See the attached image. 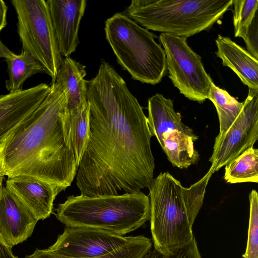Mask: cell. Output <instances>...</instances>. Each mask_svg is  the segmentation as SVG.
I'll use <instances>...</instances> for the list:
<instances>
[{
    "instance_id": "15",
    "label": "cell",
    "mask_w": 258,
    "mask_h": 258,
    "mask_svg": "<svg viewBox=\"0 0 258 258\" xmlns=\"http://www.w3.org/2000/svg\"><path fill=\"white\" fill-rule=\"evenodd\" d=\"M215 53L249 89L258 90V59L228 37L218 35Z\"/></svg>"
},
{
    "instance_id": "13",
    "label": "cell",
    "mask_w": 258,
    "mask_h": 258,
    "mask_svg": "<svg viewBox=\"0 0 258 258\" xmlns=\"http://www.w3.org/2000/svg\"><path fill=\"white\" fill-rule=\"evenodd\" d=\"M37 219L6 186L0 195V235L11 248L31 236Z\"/></svg>"
},
{
    "instance_id": "21",
    "label": "cell",
    "mask_w": 258,
    "mask_h": 258,
    "mask_svg": "<svg viewBox=\"0 0 258 258\" xmlns=\"http://www.w3.org/2000/svg\"><path fill=\"white\" fill-rule=\"evenodd\" d=\"M224 179L230 184L258 182V149L251 147L225 165Z\"/></svg>"
},
{
    "instance_id": "22",
    "label": "cell",
    "mask_w": 258,
    "mask_h": 258,
    "mask_svg": "<svg viewBox=\"0 0 258 258\" xmlns=\"http://www.w3.org/2000/svg\"><path fill=\"white\" fill-rule=\"evenodd\" d=\"M208 99L215 105L219 121L220 131L223 135L232 125L241 112L243 103L239 102L229 93L212 82Z\"/></svg>"
},
{
    "instance_id": "5",
    "label": "cell",
    "mask_w": 258,
    "mask_h": 258,
    "mask_svg": "<svg viewBox=\"0 0 258 258\" xmlns=\"http://www.w3.org/2000/svg\"><path fill=\"white\" fill-rule=\"evenodd\" d=\"M233 0H133L125 14L143 27L187 38L210 28Z\"/></svg>"
},
{
    "instance_id": "26",
    "label": "cell",
    "mask_w": 258,
    "mask_h": 258,
    "mask_svg": "<svg viewBox=\"0 0 258 258\" xmlns=\"http://www.w3.org/2000/svg\"><path fill=\"white\" fill-rule=\"evenodd\" d=\"M142 258H202L199 250L197 243L193 237L186 246L179 249L177 252L169 256H166L156 249L149 250Z\"/></svg>"
},
{
    "instance_id": "30",
    "label": "cell",
    "mask_w": 258,
    "mask_h": 258,
    "mask_svg": "<svg viewBox=\"0 0 258 258\" xmlns=\"http://www.w3.org/2000/svg\"><path fill=\"white\" fill-rule=\"evenodd\" d=\"M14 52L11 51L1 41L0 39V58H6Z\"/></svg>"
},
{
    "instance_id": "20",
    "label": "cell",
    "mask_w": 258,
    "mask_h": 258,
    "mask_svg": "<svg viewBox=\"0 0 258 258\" xmlns=\"http://www.w3.org/2000/svg\"><path fill=\"white\" fill-rule=\"evenodd\" d=\"M9 79L5 85L9 93L23 90V85L31 76L44 73L43 67L28 51L22 50L19 54L13 53L5 58Z\"/></svg>"
},
{
    "instance_id": "3",
    "label": "cell",
    "mask_w": 258,
    "mask_h": 258,
    "mask_svg": "<svg viewBox=\"0 0 258 258\" xmlns=\"http://www.w3.org/2000/svg\"><path fill=\"white\" fill-rule=\"evenodd\" d=\"M213 173L209 170L188 187L169 172H160L149 187L151 231L155 249L175 254L194 237L192 227L201 210Z\"/></svg>"
},
{
    "instance_id": "24",
    "label": "cell",
    "mask_w": 258,
    "mask_h": 258,
    "mask_svg": "<svg viewBox=\"0 0 258 258\" xmlns=\"http://www.w3.org/2000/svg\"><path fill=\"white\" fill-rule=\"evenodd\" d=\"M233 22L235 37H245L257 13V0H233Z\"/></svg>"
},
{
    "instance_id": "6",
    "label": "cell",
    "mask_w": 258,
    "mask_h": 258,
    "mask_svg": "<svg viewBox=\"0 0 258 258\" xmlns=\"http://www.w3.org/2000/svg\"><path fill=\"white\" fill-rule=\"evenodd\" d=\"M104 30L117 62L134 80L153 85L161 81L167 69L166 55L154 34L119 13L106 20Z\"/></svg>"
},
{
    "instance_id": "25",
    "label": "cell",
    "mask_w": 258,
    "mask_h": 258,
    "mask_svg": "<svg viewBox=\"0 0 258 258\" xmlns=\"http://www.w3.org/2000/svg\"><path fill=\"white\" fill-rule=\"evenodd\" d=\"M249 219L247 243L244 258H258V194L252 189L249 195Z\"/></svg>"
},
{
    "instance_id": "18",
    "label": "cell",
    "mask_w": 258,
    "mask_h": 258,
    "mask_svg": "<svg viewBox=\"0 0 258 258\" xmlns=\"http://www.w3.org/2000/svg\"><path fill=\"white\" fill-rule=\"evenodd\" d=\"M197 140L184 132L175 130L163 134L158 141L172 165L182 169L198 161L200 155L194 146Z\"/></svg>"
},
{
    "instance_id": "1",
    "label": "cell",
    "mask_w": 258,
    "mask_h": 258,
    "mask_svg": "<svg viewBox=\"0 0 258 258\" xmlns=\"http://www.w3.org/2000/svg\"><path fill=\"white\" fill-rule=\"evenodd\" d=\"M87 89L89 140L76 175L81 195H117L149 188L155 161L142 107L104 60L87 81Z\"/></svg>"
},
{
    "instance_id": "23",
    "label": "cell",
    "mask_w": 258,
    "mask_h": 258,
    "mask_svg": "<svg viewBox=\"0 0 258 258\" xmlns=\"http://www.w3.org/2000/svg\"><path fill=\"white\" fill-rule=\"evenodd\" d=\"M152 245L151 239L143 235L134 236L127 244L106 255L94 258H142ZM25 258H71L54 252L48 249L36 250Z\"/></svg>"
},
{
    "instance_id": "16",
    "label": "cell",
    "mask_w": 258,
    "mask_h": 258,
    "mask_svg": "<svg viewBox=\"0 0 258 258\" xmlns=\"http://www.w3.org/2000/svg\"><path fill=\"white\" fill-rule=\"evenodd\" d=\"M148 125L151 137L158 141L162 135L177 130L198 140L192 130L182 121L180 113L175 110L172 100L160 94H155L148 101Z\"/></svg>"
},
{
    "instance_id": "7",
    "label": "cell",
    "mask_w": 258,
    "mask_h": 258,
    "mask_svg": "<svg viewBox=\"0 0 258 258\" xmlns=\"http://www.w3.org/2000/svg\"><path fill=\"white\" fill-rule=\"evenodd\" d=\"M22 50L43 67L55 83L62 56L58 47L46 1L12 0Z\"/></svg>"
},
{
    "instance_id": "10",
    "label": "cell",
    "mask_w": 258,
    "mask_h": 258,
    "mask_svg": "<svg viewBox=\"0 0 258 258\" xmlns=\"http://www.w3.org/2000/svg\"><path fill=\"white\" fill-rule=\"evenodd\" d=\"M133 237L99 229L67 227L48 249L68 257L94 258L118 249Z\"/></svg>"
},
{
    "instance_id": "28",
    "label": "cell",
    "mask_w": 258,
    "mask_h": 258,
    "mask_svg": "<svg viewBox=\"0 0 258 258\" xmlns=\"http://www.w3.org/2000/svg\"><path fill=\"white\" fill-rule=\"evenodd\" d=\"M0 258H18L14 255L12 248L5 243L1 235Z\"/></svg>"
},
{
    "instance_id": "12",
    "label": "cell",
    "mask_w": 258,
    "mask_h": 258,
    "mask_svg": "<svg viewBox=\"0 0 258 258\" xmlns=\"http://www.w3.org/2000/svg\"><path fill=\"white\" fill-rule=\"evenodd\" d=\"M46 3L59 53L62 57H69L79 43V26L87 1L47 0Z\"/></svg>"
},
{
    "instance_id": "9",
    "label": "cell",
    "mask_w": 258,
    "mask_h": 258,
    "mask_svg": "<svg viewBox=\"0 0 258 258\" xmlns=\"http://www.w3.org/2000/svg\"><path fill=\"white\" fill-rule=\"evenodd\" d=\"M242 109L223 134L218 135L209 161L214 173L229 163L258 140V90L249 89Z\"/></svg>"
},
{
    "instance_id": "31",
    "label": "cell",
    "mask_w": 258,
    "mask_h": 258,
    "mask_svg": "<svg viewBox=\"0 0 258 258\" xmlns=\"http://www.w3.org/2000/svg\"><path fill=\"white\" fill-rule=\"evenodd\" d=\"M4 178V175L0 173V195L3 189V180Z\"/></svg>"
},
{
    "instance_id": "2",
    "label": "cell",
    "mask_w": 258,
    "mask_h": 258,
    "mask_svg": "<svg viewBox=\"0 0 258 258\" xmlns=\"http://www.w3.org/2000/svg\"><path fill=\"white\" fill-rule=\"evenodd\" d=\"M35 111L0 145V173L8 178L33 177L60 187L70 186L78 165L64 137L67 100L57 81Z\"/></svg>"
},
{
    "instance_id": "19",
    "label": "cell",
    "mask_w": 258,
    "mask_h": 258,
    "mask_svg": "<svg viewBox=\"0 0 258 258\" xmlns=\"http://www.w3.org/2000/svg\"><path fill=\"white\" fill-rule=\"evenodd\" d=\"M66 144L74 153L78 165L87 146L89 135V105L76 111L68 112L63 116Z\"/></svg>"
},
{
    "instance_id": "17",
    "label": "cell",
    "mask_w": 258,
    "mask_h": 258,
    "mask_svg": "<svg viewBox=\"0 0 258 258\" xmlns=\"http://www.w3.org/2000/svg\"><path fill=\"white\" fill-rule=\"evenodd\" d=\"M86 75L84 66L70 56L62 58L55 81L64 91L67 112L82 109L88 105Z\"/></svg>"
},
{
    "instance_id": "29",
    "label": "cell",
    "mask_w": 258,
    "mask_h": 258,
    "mask_svg": "<svg viewBox=\"0 0 258 258\" xmlns=\"http://www.w3.org/2000/svg\"><path fill=\"white\" fill-rule=\"evenodd\" d=\"M8 7L4 1L0 0V32L7 25V13Z\"/></svg>"
},
{
    "instance_id": "14",
    "label": "cell",
    "mask_w": 258,
    "mask_h": 258,
    "mask_svg": "<svg viewBox=\"0 0 258 258\" xmlns=\"http://www.w3.org/2000/svg\"><path fill=\"white\" fill-rule=\"evenodd\" d=\"M6 187L12 192L38 221L48 217L53 202L62 190L59 187L28 176L8 178Z\"/></svg>"
},
{
    "instance_id": "27",
    "label": "cell",
    "mask_w": 258,
    "mask_h": 258,
    "mask_svg": "<svg viewBox=\"0 0 258 258\" xmlns=\"http://www.w3.org/2000/svg\"><path fill=\"white\" fill-rule=\"evenodd\" d=\"M247 51L258 59V17L256 14L248 32L243 39Z\"/></svg>"
},
{
    "instance_id": "8",
    "label": "cell",
    "mask_w": 258,
    "mask_h": 258,
    "mask_svg": "<svg viewBox=\"0 0 258 258\" xmlns=\"http://www.w3.org/2000/svg\"><path fill=\"white\" fill-rule=\"evenodd\" d=\"M160 41L165 53L169 78L180 93L192 101L208 99L213 82L201 56L187 43V38L161 33Z\"/></svg>"
},
{
    "instance_id": "4",
    "label": "cell",
    "mask_w": 258,
    "mask_h": 258,
    "mask_svg": "<svg viewBox=\"0 0 258 258\" xmlns=\"http://www.w3.org/2000/svg\"><path fill=\"white\" fill-rule=\"evenodd\" d=\"M67 227H90L123 235L150 218V200L140 191L117 195L70 196L56 209Z\"/></svg>"
},
{
    "instance_id": "11",
    "label": "cell",
    "mask_w": 258,
    "mask_h": 258,
    "mask_svg": "<svg viewBox=\"0 0 258 258\" xmlns=\"http://www.w3.org/2000/svg\"><path fill=\"white\" fill-rule=\"evenodd\" d=\"M50 90L49 86L41 83L0 96V145L35 111Z\"/></svg>"
}]
</instances>
